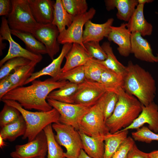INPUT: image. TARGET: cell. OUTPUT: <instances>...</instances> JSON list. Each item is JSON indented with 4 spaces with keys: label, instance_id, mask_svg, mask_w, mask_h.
Here are the masks:
<instances>
[{
    "label": "cell",
    "instance_id": "cell-1",
    "mask_svg": "<svg viewBox=\"0 0 158 158\" xmlns=\"http://www.w3.org/2000/svg\"><path fill=\"white\" fill-rule=\"evenodd\" d=\"M69 82L56 81L52 78L44 80H35L30 85L16 87L6 94L0 99L11 100L18 102L27 110L34 109L47 111L53 108L46 100L52 91L59 89Z\"/></svg>",
    "mask_w": 158,
    "mask_h": 158
},
{
    "label": "cell",
    "instance_id": "cell-2",
    "mask_svg": "<svg viewBox=\"0 0 158 158\" xmlns=\"http://www.w3.org/2000/svg\"><path fill=\"white\" fill-rule=\"evenodd\" d=\"M123 89L146 106L154 102L155 81L150 73L138 64L128 61L123 76Z\"/></svg>",
    "mask_w": 158,
    "mask_h": 158
},
{
    "label": "cell",
    "instance_id": "cell-3",
    "mask_svg": "<svg viewBox=\"0 0 158 158\" xmlns=\"http://www.w3.org/2000/svg\"><path fill=\"white\" fill-rule=\"evenodd\" d=\"M117 94L118 99L114 110L105 121L110 133H115L130 125L138 117L142 110V104L135 96L123 88Z\"/></svg>",
    "mask_w": 158,
    "mask_h": 158
},
{
    "label": "cell",
    "instance_id": "cell-4",
    "mask_svg": "<svg viewBox=\"0 0 158 158\" xmlns=\"http://www.w3.org/2000/svg\"><path fill=\"white\" fill-rule=\"evenodd\" d=\"M1 101L17 109L20 112L26 123V129L23 135V140H33L48 125L59 123L60 114L55 108L47 111L32 112L23 108L17 102L12 100L1 99Z\"/></svg>",
    "mask_w": 158,
    "mask_h": 158
},
{
    "label": "cell",
    "instance_id": "cell-5",
    "mask_svg": "<svg viewBox=\"0 0 158 158\" xmlns=\"http://www.w3.org/2000/svg\"><path fill=\"white\" fill-rule=\"evenodd\" d=\"M12 8L7 21L11 30L32 33L39 24L34 19L28 0H11Z\"/></svg>",
    "mask_w": 158,
    "mask_h": 158
},
{
    "label": "cell",
    "instance_id": "cell-6",
    "mask_svg": "<svg viewBox=\"0 0 158 158\" xmlns=\"http://www.w3.org/2000/svg\"><path fill=\"white\" fill-rule=\"evenodd\" d=\"M53 129L56 131L55 139L60 145L66 149L64 153L66 158H78L83 145L78 131L73 126L60 123L52 124Z\"/></svg>",
    "mask_w": 158,
    "mask_h": 158
},
{
    "label": "cell",
    "instance_id": "cell-7",
    "mask_svg": "<svg viewBox=\"0 0 158 158\" xmlns=\"http://www.w3.org/2000/svg\"><path fill=\"white\" fill-rule=\"evenodd\" d=\"M78 130L94 138L105 136L110 133L105 124L101 98L83 118Z\"/></svg>",
    "mask_w": 158,
    "mask_h": 158
},
{
    "label": "cell",
    "instance_id": "cell-8",
    "mask_svg": "<svg viewBox=\"0 0 158 158\" xmlns=\"http://www.w3.org/2000/svg\"><path fill=\"white\" fill-rule=\"evenodd\" d=\"M47 100L59 113V123L71 126L77 130H79L82 119L91 107L80 104L64 103L50 99Z\"/></svg>",
    "mask_w": 158,
    "mask_h": 158
},
{
    "label": "cell",
    "instance_id": "cell-9",
    "mask_svg": "<svg viewBox=\"0 0 158 158\" xmlns=\"http://www.w3.org/2000/svg\"><path fill=\"white\" fill-rule=\"evenodd\" d=\"M11 35V29L7 18L5 16H2L0 28V35L4 40L8 41L9 48L7 54L0 61V67L8 60L16 57L24 58L38 63L41 61L42 59V55L33 53L22 47L14 40Z\"/></svg>",
    "mask_w": 158,
    "mask_h": 158
},
{
    "label": "cell",
    "instance_id": "cell-10",
    "mask_svg": "<svg viewBox=\"0 0 158 158\" xmlns=\"http://www.w3.org/2000/svg\"><path fill=\"white\" fill-rule=\"evenodd\" d=\"M95 13L96 10L92 7L85 13L74 17L70 26L60 33L58 38L59 44L76 43L85 47L83 42V26Z\"/></svg>",
    "mask_w": 158,
    "mask_h": 158
},
{
    "label": "cell",
    "instance_id": "cell-11",
    "mask_svg": "<svg viewBox=\"0 0 158 158\" xmlns=\"http://www.w3.org/2000/svg\"><path fill=\"white\" fill-rule=\"evenodd\" d=\"M106 92L100 83L86 79L79 85L73 97L74 103L91 107L98 101Z\"/></svg>",
    "mask_w": 158,
    "mask_h": 158
},
{
    "label": "cell",
    "instance_id": "cell-12",
    "mask_svg": "<svg viewBox=\"0 0 158 158\" xmlns=\"http://www.w3.org/2000/svg\"><path fill=\"white\" fill-rule=\"evenodd\" d=\"M59 30L52 23L39 24L31 34L45 47L47 54L53 60L54 57L59 51L60 44L58 41Z\"/></svg>",
    "mask_w": 158,
    "mask_h": 158
},
{
    "label": "cell",
    "instance_id": "cell-13",
    "mask_svg": "<svg viewBox=\"0 0 158 158\" xmlns=\"http://www.w3.org/2000/svg\"><path fill=\"white\" fill-rule=\"evenodd\" d=\"M48 151L46 137L43 130L32 141L25 144L17 145L10 154L13 158H32L45 157Z\"/></svg>",
    "mask_w": 158,
    "mask_h": 158
},
{
    "label": "cell",
    "instance_id": "cell-14",
    "mask_svg": "<svg viewBox=\"0 0 158 158\" xmlns=\"http://www.w3.org/2000/svg\"><path fill=\"white\" fill-rule=\"evenodd\" d=\"M147 123L148 128L158 132V106L154 102L145 106L142 105V110L138 117L129 126L119 131L138 129Z\"/></svg>",
    "mask_w": 158,
    "mask_h": 158
},
{
    "label": "cell",
    "instance_id": "cell-15",
    "mask_svg": "<svg viewBox=\"0 0 158 158\" xmlns=\"http://www.w3.org/2000/svg\"><path fill=\"white\" fill-rule=\"evenodd\" d=\"M131 53L137 59L150 63L158 62V55H154L148 41L138 32L131 33Z\"/></svg>",
    "mask_w": 158,
    "mask_h": 158
},
{
    "label": "cell",
    "instance_id": "cell-16",
    "mask_svg": "<svg viewBox=\"0 0 158 158\" xmlns=\"http://www.w3.org/2000/svg\"><path fill=\"white\" fill-rule=\"evenodd\" d=\"M111 30L107 38L118 46L117 49L120 54L127 57L131 53V32L126 27V23H123L118 27L111 26Z\"/></svg>",
    "mask_w": 158,
    "mask_h": 158
},
{
    "label": "cell",
    "instance_id": "cell-17",
    "mask_svg": "<svg viewBox=\"0 0 158 158\" xmlns=\"http://www.w3.org/2000/svg\"><path fill=\"white\" fill-rule=\"evenodd\" d=\"M33 16L37 23H52L55 1L51 0H28Z\"/></svg>",
    "mask_w": 158,
    "mask_h": 158
},
{
    "label": "cell",
    "instance_id": "cell-18",
    "mask_svg": "<svg viewBox=\"0 0 158 158\" xmlns=\"http://www.w3.org/2000/svg\"><path fill=\"white\" fill-rule=\"evenodd\" d=\"M114 19L110 18L102 24L93 23L91 20L85 25L83 34V44L91 41L99 42L104 37H107L110 33Z\"/></svg>",
    "mask_w": 158,
    "mask_h": 158
},
{
    "label": "cell",
    "instance_id": "cell-19",
    "mask_svg": "<svg viewBox=\"0 0 158 158\" xmlns=\"http://www.w3.org/2000/svg\"><path fill=\"white\" fill-rule=\"evenodd\" d=\"M66 63L61 68V72H66L75 68L85 65L93 58L85 47L80 44L73 43L66 55Z\"/></svg>",
    "mask_w": 158,
    "mask_h": 158
},
{
    "label": "cell",
    "instance_id": "cell-20",
    "mask_svg": "<svg viewBox=\"0 0 158 158\" xmlns=\"http://www.w3.org/2000/svg\"><path fill=\"white\" fill-rule=\"evenodd\" d=\"M72 44L67 43L63 44L59 56L47 66L39 71L34 72L25 82L27 84L41 76L45 75L50 76L54 79L56 78L61 72V66L63 59L71 49Z\"/></svg>",
    "mask_w": 158,
    "mask_h": 158
},
{
    "label": "cell",
    "instance_id": "cell-21",
    "mask_svg": "<svg viewBox=\"0 0 158 158\" xmlns=\"http://www.w3.org/2000/svg\"><path fill=\"white\" fill-rule=\"evenodd\" d=\"M144 5L138 4L128 23L126 27L131 33L138 32L142 36L151 35L152 25L145 18L144 15Z\"/></svg>",
    "mask_w": 158,
    "mask_h": 158
},
{
    "label": "cell",
    "instance_id": "cell-22",
    "mask_svg": "<svg viewBox=\"0 0 158 158\" xmlns=\"http://www.w3.org/2000/svg\"><path fill=\"white\" fill-rule=\"evenodd\" d=\"M104 1L107 11L116 8L117 18L126 22L129 21L138 4V0H106Z\"/></svg>",
    "mask_w": 158,
    "mask_h": 158
},
{
    "label": "cell",
    "instance_id": "cell-23",
    "mask_svg": "<svg viewBox=\"0 0 158 158\" xmlns=\"http://www.w3.org/2000/svg\"><path fill=\"white\" fill-rule=\"evenodd\" d=\"M80 135L83 149L92 158H103L104 152V141L105 136L94 138L78 131Z\"/></svg>",
    "mask_w": 158,
    "mask_h": 158
},
{
    "label": "cell",
    "instance_id": "cell-24",
    "mask_svg": "<svg viewBox=\"0 0 158 158\" xmlns=\"http://www.w3.org/2000/svg\"><path fill=\"white\" fill-rule=\"evenodd\" d=\"M103 65V71L99 83L106 91L117 94L119 90L123 88V76Z\"/></svg>",
    "mask_w": 158,
    "mask_h": 158
},
{
    "label": "cell",
    "instance_id": "cell-25",
    "mask_svg": "<svg viewBox=\"0 0 158 158\" xmlns=\"http://www.w3.org/2000/svg\"><path fill=\"white\" fill-rule=\"evenodd\" d=\"M26 129L25 122L21 115L14 122L1 128L0 135L4 140L14 141L18 137L23 135Z\"/></svg>",
    "mask_w": 158,
    "mask_h": 158
},
{
    "label": "cell",
    "instance_id": "cell-26",
    "mask_svg": "<svg viewBox=\"0 0 158 158\" xmlns=\"http://www.w3.org/2000/svg\"><path fill=\"white\" fill-rule=\"evenodd\" d=\"M37 63L36 61H31L27 65L16 68L14 70L13 73L8 75L9 79L15 88L25 85V82L34 73Z\"/></svg>",
    "mask_w": 158,
    "mask_h": 158
},
{
    "label": "cell",
    "instance_id": "cell-27",
    "mask_svg": "<svg viewBox=\"0 0 158 158\" xmlns=\"http://www.w3.org/2000/svg\"><path fill=\"white\" fill-rule=\"evenodd\" d=\"M11 35L18 37L24 42L26 49L28 51L39 54H47L45 46L31 33L11 29Z\"/></svg>",
    "mask_w": 158,
    "mask_h": 158
},
{
    "label": "cell",
    "instance_id": "cell-28",
    "mask_svg": "<svg viewBox=\"0 0 158 158\" xmlns=\"http://www.w3.org/2000/svg\"><path fill=\"white\" fill-rule=\"evenodd\" d=\"M128 130L118 131L105 135L103 158H112L120 145L128 137Z\"/></svg>",
    "mask_w": 158,
    "mask_h": 158
},
{
    "label": "cell",
    "instance_id": "cell-29",
    "mask_svg": "<svg viewBox=\"0 0 158 158\" xmlns=\"http://www.w3.org/2000/svg\"><path fill=\"white\" fill-rule=\"evenodd\" d=\"M74 17L69 14L63 7L61 0H56L54 5L53 18L52 23L58 29L60 33L72 23Z\"/></svg>",
    "mask_w": 158,
    "mask_h": 158
},
{
    "label": "cell",
    "instance_id": "cell-30",
    "mask_svg": "<svg viewBox=\"0 0 158 158\" xmlns=\"http://www.w3.org/2000/svg\"><path fill=\"white\" fill-rule=\"evenodd\" d=\"M101 46L107 55V58L103 61L96 59L97 61L109 69L123 76L126 71V66L117 60L110 43L104 42Z\"/></svg>",
    "mask_w": 158,
    "mask_h": 158
},
{
    "label": "cell",
    "instance_id": "cell-31",
    "mask_svg": "<svg viewBox=\"0 0 158 158\" xmlns=\"http://www.w3.org/2000/svg\"><path fill=\"white\" fill-rule=\"evenodd\" d=\"M79 85L69 82L58 90L51 92L48 95L47 99H53L64 103L74 104L73 97Z\"/></svg>",
    "mask_w": 158,
    "mask_h": 158
},
{
    "label": "cell",
    "instance_id": "cell-32",
    "mask_svg": "<svg viewBox=\"0 0 158 158\" xmlns=\"http://www.w3.org/2000/svg\"><path fill=\"white\" fill-rule=\"evenodd\" d=\"M52 124L46 126L43 129L45 134L47 145V158H66L60 145L56 140L54 135Z\"/></svg>",
    "mask_w": 158,
    "mask_h": 158
},
{
    "label": "cell",
    "instance_id": "cell-33",
    "mask_svg": "<svg viewBox=\"0 0 158 158\" xmlns=\"http://www.w3.org/2000/svg\"><path fill=\"white\" fill-rule=\"evenodd\" d=\"M54 79L56 81L66 80L75 84H80L86 79L84 66L75 68L65 72H61Z\"/></svg>",
    "mask_w": 158,
    "mask_h": 158
},
{
    "label": "cell",
    "instance_id": "cell-34",
    "mask_svg": "<svg viewBox=\"0 0 158 158\" xmlns=\"http://www.w3.org/2000/svg\"><path fill=\"white\" fill-rule=\"evenodd\" d=\"M103 65L92 58L84 65L86 79L100 83L103 71Z\"/></svg>",
    "mask_w": 158,
    "mask_h": 158
},
{
    "label": "cell",
    "instance_id": "cell-35",
    "mask_svg": "<svg viewBox=\"0 0 158 158\" xmlns=\"http://www.w3.org/2000/svg\"><path fill=\"white\" fill-rule=\"evenodd\" d=\"M65 10L74 17L87 11L88 5L85 0H61Z\"/></svg>",
    "mask_w": 158,
    "mask_h": 158
},
{
    "label": "cell",
    "instance_id": "cell-36",
    "mask_svg": "<svg viewBox=\"0 0 158 158\" xmlns=\"http://www.w3.org/2000/svg\"><path fill=\"white\" fill-rule=\"evenodd\" d=\"M101 98L105 122L114 110L118 101V95L115 92L106 91Z\"/></svg>",
    "mask_w": 158,
    "mask_h": 158
},
{
    "label": "cell",
    "instance_id": "cell-37",
    "mask_svg": "<svg viewBox=\"0 0 158 158\" xmlns=\"http://www.w3.org/2000/svg\"><path fill=\"white\" fill-rule=\"evenodd\" d=\"M21 115L16 108L4 104L0 113L1 128L17 120Z\"/></svg>",
    "mask_w": 158,
    "mask_h": 158
},
{
    "label": "cell",
    "instance_id": "cell-38",
    "mask_svg": "<svg viewBox=\"0 0 158 158\" xmlns=\"http://www.w3.org/2000/svg\"><path fill=\"white\" fill-rule=\"evenodd\" d=\"M31 61L22 57H16L8 60L0 67V80L8 75L13 70L19 66L27 65Z\"/></svg>",
    "mask_w": 158,
    "mask_h": 158
},
{
    "label": "cell",
    "instance_id": "cell-39",
    "mask_svg": "<svg viewBox=\"0 0 158 158\" xmlns=\"http://www.w3.org/2000/svg\"><path fill=\"white\" fill-rule=\"evenodd\" d=\"M132 136L134 140L146 143H150L153 141H158V134L145 126H143L135 132H132Z\"/></svg>",
    "mask_w": 158,
    "mask_h": 158
},
{
    "label": "cell",
    "instance_id": "cell-40",
    "mask_svg": "<svg viewBox=\"0 0 158 158\" xmlns=\"http://www.w3.org/2000/svg\"><path fill=\"white\" fill-rule=\"evenodd\" d=\"M99 43V42H97L91 41L84 43L83 44L93 58L103 61L107 59V56Z\"/></svg>",
    "mask_w": 158,
    "mask_h": 158
},
{
    "label": "cell",
    "instance_id": "cell-41",
    "mask_svg": "<svg viewBox=\"0 0 158 158\" xmlns=\"http://www.w3.org/2000/svg\"><path fill=\"white\" fill-rule=\"evenodd\" d=\"M135 144L133 138L128 137L120 145L112 158H127L130 150Z\"/></svg>",
    "mask_w": 158,
    "mask_h": 158
},
{
    "label": "cell",
    "instance_id": "cell-42",
    "mask_svg": "<svg viewBox=\"0 0 158 158\" xmlns=\"http://www.w3.org/2000/svg\"><path fill=\"white\" fill-rule=\"evenodd\" d=\"M15 88L10 81L8 75L0 80V100L8 92Z\"/></svg>",
    "mask_w": 158,
    "mask_h": 158
},
{
    "label": "cell",
    "instance_id": "cell-43",
    "mask_svg": "<svg viewBox=\"0 0 158 158\" xmlns=\"http://www.w3.org/2000/svg\"><path fill=\"white\" fill-rule=\"evenodd\" d=\"M12 8V4L10 0H0V16L8 17Z\"/></svg>",
    "mask_w": 158,
    "mask_h": 158
},
{
    "label": "cell",
    "instance_id": "cell-44",
    "mask_svg": "<svg viewBox=\"0 0 158 158\" xmlns=\"http://www.w3.org/2000/svg\"><path fill=\"white\" fill-rule=\"evenodd\" d=\"M127 158H148V153L139 150L135 143L130 150Z\"/></svg>",
    "mask_w": 158,
    "mask_h": 158
},
{
    "label": "cell",
    "instance_id": "cell-45",
    "mask_svg": "<svg viewBox=\"0 0 158 158\" xmlns=\"http://www.w3.org/2000/svg\"><path fill=\"white\" fill-rule=\"evenodd\" d=\"M148 158H158V150H154L148 153Z\"/></svg>",
    "mask_w": 158,
    "mask_h": 158
},
{
    "label": "cell",
    "instance_id": "cell-46",
    "mask_svg": "<svg viewBox=\"0 0 158 158\" xmlns=\"http://www.w3.org/2000/svg\"><path fill=\"white\" fill-rule=\"evenodd\" d=\"M4 40L2 38L1 36L0 35V55H1L2 54V50L5 48L6 44L5 43L3 42V41Z\"/></svg>",
    "mask_w": 158,
    "mask_h": 158
},
{
    "label": "cell",
    "instance_id": "cell-47",
    "mask_svg": "<svg viewBox=\"0 0 158 158\" xmlns=\"http://www.w3.org/2000/svg\"><path fill=\"white\" fill-rule=\"evenodd\" d=\"M78 158H92L89 156L85 152L84 150L81 149L80 153Z\"/></svg>",
    "mask_w": 158,
    "mask_h": 158
},
{
    "label": "cell",
    "instance_id": "cell-48",
    "mask_svg": "<svg viewBox=\"0 0 158 158\" xmlns=\"http://www.w3.org/2000/svg\"><path fill=\"white\" fill-rule=\"evenodd\" d=\"M138 4L144 5L146 3H150L152 2L153 0H138Z\"/></svg>",
    "mask_w": 158,
    "mask_h": 158
},
{
    "label": "cell",
    "instance_id": "cell-49",
    "mask_svg": "<svg viewBox=\"0 0 158 158\" xmlns=\"http://www.w3.org/2000/svg\"><path fill=\"white\" fill-rule=\"evenodd\" d=\"M4 140L1 136L0 135V147L1 148H2L5 145Z\"/></svg>",
    "mask_w": 158,
    "mask_h": 158
},
{
    "label": "cell",
    "instance_id": "cell-50",
    "mask_svg": "<svg viewBox=\"0 0 158 158\" xmlns=\"http://www.w3.org/2000/svg\"><path fill=\"white\" fill-rule=\"evenodd\" d=\"M32 158H45V157H33Z\"/></svg>",
    "mask_w": 158,
    "mask_h": 158
}]
</instances>
